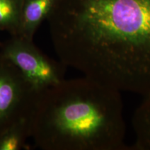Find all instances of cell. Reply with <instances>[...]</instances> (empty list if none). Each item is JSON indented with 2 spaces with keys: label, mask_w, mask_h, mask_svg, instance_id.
Here are the masks:
<instances>
[{
  "label": "cell",
  "mask_w": 150,
  "mask_h": 150,
  "mask_svg": "<svg viewBox=\"0 0 150 150\" xmlns=\"http://www.w3.org/2000/svg\"><path fill=\"white\" fill-rule=\"evenodd\" d=\"M47 21L67 67L121 93H150V0H58Z\"/></svg>",
  "instance_id": "6da1fadb"
},
{
  "label": "cell",
  "mask_w": 150,
  "mask_h": 150,
  "mask_svg": "<svg viewBox=\"0 0 150 150\" xmlns=\"http://www.w3.org/2000/svg\"><path fill=\"white\" fill-rule=\"evenodd\" d=\"M29 123L43 150L129 149L121 92L86 76L38 92Z\"/></svg>",
  "instance_id": "7a4b0ae2"
},
{
  "label": "cell",
  "mask_w": 150,
  "mask_h": 150,
  "mask_svg": "<svg viewBox=\"0 0 150 150\" xmlns=\"http://www.w3.org/2000/svg\"><path fill=\"white\" fill-rule=\"evenodd\" d=\"M0 55L13 64L38 91L59 83L65 79L67 66L41 52L33 40L11 35L1 43Z\"/></svg>",
  "instance_id": "3957f363"
},
{
  "label": "cell",
  "mask_w": 150,
  "mask_h": 150,
  "mask_svg": "<svg viewBox=\"0 0 150 150\" xmlns=\"http://www.w3.org/2000/svg\"><path fill=\"white\" fill-rule=\"evenodd\" d=\"M38 92L11 62L0 55V134L29 120Z\"/></svg>",
  "instance_id": "277c9868"
},
{
  "label": "cell",
  "mask_w": 150,
  "mask_h": 150,
  "mask_svg": "<svg viewBox=\"0 0 150 150\" xmlns=\"http://www.w3.org/2000/svg\"><path fill=\"white\" fill-rule=\"evenodd\" d=\"M57 1L58 0H23L17 35L33 40L37 29L45 20H47Z\"/></svg>",
  "instance_id": "5b68a950"
},
{
  "label": "cell",
  "mask_w": 150,
  "mask_h": 150,
  "mask_svg": "<svg viewBox=\"0 0 150 150\" xmlns=\"http://www.w3.org/2000/svg\"><path fill=\"white\" fill-rule=\"evenodd\" d=\"M143 97L132 117L136 138L132 149L150 150V93Z\"/></svg>",
  "instance_id": "8992f818"
},
{
  "label": "cell",
  "mask_w": 150,
  "mask_h": 150,
  "mask_svg": "<svg viewBox=\"0 0 150 150\" xmlns=\"http://www.w3.org/2000/svg\"><path fill=\"white\" fill-rule=\"evenodd\" d=\"M23 0H0V31L18 35Z\"/></svg>",
  "instance_id": "52a82bcc"
},
{
  "label": "cell",
  "mask_w": 150,
  "mask_h": 150,
  "mask_svg": "<svg viewBox=\"0 0 150 150\" xmlns=\"http://www.w3.org/2000/svg\"><path fill=\"white\" fill-rule=\"evenodd\" d=\"M31 137L29 120L20 122L0 134V150H20Z\"/></svg>",
  "instance_id": "ba28073f"
},
{
  "label": "cell",
  "mask_w": 150,
  "mask_h": 150,
  "mask_svg": "<svg viewBox=\"0 0 150 150\" xmlns=\"http://www.w3.org/2000/svg\"><path fill=\"white\" fill-rule=\"evenodd\" d=\"M1 42H0V47H1Z\"/></svg>",
  "instance_id": "9c48e42d"
}]
</instances>
